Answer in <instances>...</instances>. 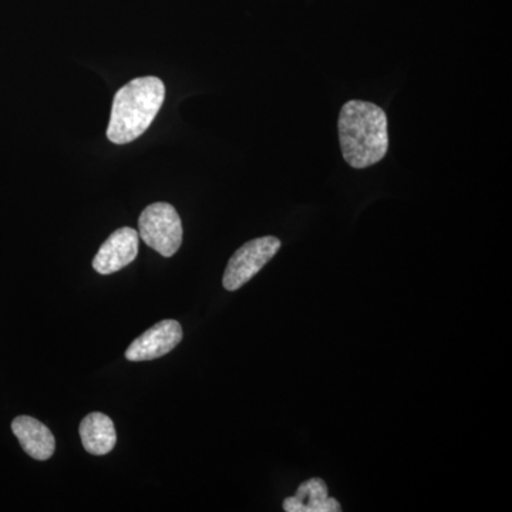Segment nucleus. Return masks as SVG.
<instances>
[{
	"mask_svg": "<svg viewBox=\"0 0 512 512\" xmlns=\"http://www.w3.org/2000/svg\"><path fill=\"white\" fill-rule=\"evenodd\" d=\"M338 130L343 158L357 170L380 163L389 150L386 113L369 101H348L340 111Z\"/></svg>",
	"mask_w": 512,
	"mask_h": 512,
	"instance_id": "obj_1",
	"label": "nucleus"
},
{
	"mask_svg": "<svg viewBox=\"0 0 512 512\" xmlns=\"http://www.w3.org/2000/svg\"><path fill=\"white\" fill-rule=\"evenodd\" d=\"M164 99L165 86L158 77H138L124 84L114 96L107 138L121 146L143 136L163 107Z\"/></svg>",
	"mask_w": 512,
	"mask_h": 512,
	"instance_id": "obj_2",
	"label": "nucleus"
},
{
	"mask_svg": "<svg viewBox=\"0 0 512 512\" xmlns=\"http://www.w3.org/2000/svg\"><path fill=\"white\" fill-rule=\"evenodd\" d=\"M140 238L158 254L170 258L183 244V224L180 215L168 202H156L141 212L138 220Z\"/></svg>",
	"mask_w": 512,
	"mask_h": 512,
	"instance_id": "obj_3",
	"label": "nucleus"
},
{
	"mask_svg": "<svg viewBox=\"0 0 512 512\" xmlns=\"http://www.w3.org/2000/svg\"><path fill=\"white\" fill-rule=\"evenodd\" d=\"M281 245L282 242L271 235L252 239L242 245L229 259L222 279L224 288L229 292L238 291L278 254Z\"/></svg>",
	"mask_w": 512,
	"mask_h": 512,
	"instance_id": "obj_4",
	"label": "nucleus"
},
{
	"mask_svg": "<svg viewBox=\"0 0 512 512\" xmlns=\"http://www.w3.org/2000/svg\"><path fill=\"white\" fill-rule=\"evenodd\" d=\"M183 340V328L177 320H163L138 336L126 350L130 362H146L173 352Z\"/></svg>",
	"mask_w": 512,
	"mask_h": 512,
	"instance_id": "obj_5",
	"label": "nucleus"
},
{
	"mask_svg": "<svg viewBox=\"0 0 512 512\" xmlns=\"http://www.w3.org/2000/svg\"><path fill=\"white\" fill-rule=\"evenodd\" d=\"M138 255V232L133 228L114 231L101 245L93 259L94 271L111 275L130 265Z\"/></svg>",
	"mask_w": 512,
	"mask_h": 512,
	"instance_id": "obj_6",
	"label": "nucleus"
},
{
	"mask_svg": "<svg viewBox=\"0 0 512 512\" xmlns=\"http://www.w3.org/2000/svg\"><path fill=\"white\" fill-rule=\"evenodd\" d=\"M12 431L25 453L35 460H49L55 453V436L42 421L30 416H19L12 421Z\"/></svg>",
	"mask_w": 512,
	"mask_h": 512,
	"instance_id": "obj_7",
	"label": "nucleus"
},
{
	"mask_svg": "<svg viewBox=\"0 0 512 512\" xmlns=\"http://www.w3.org/2000/svg\"><path fill=\"white\" fill-rule=\"evenodd\" d=\"M286 512H340L339 501L329 497L328 487L320 478L299 485L298 491L284 501Z\"/></svg>",
	"mask_w": 512,
	"mask_h": 512,
	"instance_id": "obj_8",
	"label": "nucleus"
},
{
	"mask_svg": "<svg viewBox=\"0 0 512 512\" xmlns=\"http://www.w3.org/2000/svg\"><path fill=\"white\" fill-rule=\"evenodd\" d=\"M79 433L84 450L93 456L109 454L117 443L113 420L103 413H90L84 417L80 423Z\"/></svg>",
	"mask_w": 512,
	"mask_h": 512,
	"instance_id": "obj_9",
	"label": "nucleus"
}]
</instances>
